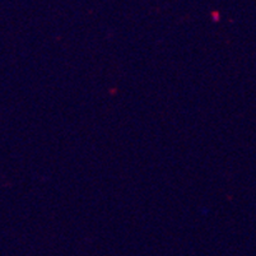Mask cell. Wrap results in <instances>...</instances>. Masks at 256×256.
<instances>
[{"instance_id":"1","label":"cell","mask_w":256,"mask_h":256,"mask_svg":"<svg viewBox=\"0 0 256 256\" xmlns=\"http://www.w3.org/2000/svg\"><path fill=\"white\" fill-rule=\"evenodd\" d=\"M212 16H213V20H220V13H218V12H212Z\"/></svg>"}]
</instances>
